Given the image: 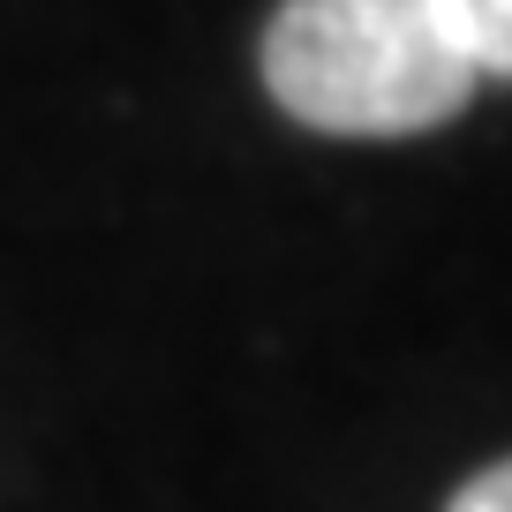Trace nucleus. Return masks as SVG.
I'll use <instances>...</instances> for the list:
<instances>
[{"mask_svg":"<svg viewBox=\"0 0 512 512\" xmlns=\"http://www.w3.org/2000/svg\"><path fill=\"white\" fill-rule=\"evenodd\" d=\"M256 68L279 113L317 136H422L482 83L430 0H279Z\"/></svg>","mask_w":512,"mask_h":512,"instance_id":"f257e3e1","label":"nucleus"},{"mask_svg":"<svg viewBox=\"0 0 512 512\" xmlns=\"http://www.w3.org/2000/svg\"><path fill=\"white\" fill-rule=\"evenodd\" d=\"M430 16L475 76H512V0H430Z\"/></svg>","mask_w":512,"mask_h":512,"instance_id":"f03ea898","label":"nucleus"},{"mask_svg":"<svg viewBox=\"0 0 512 512\" xmlns=\"http://www.w3.org/2000/svg\"><path fill=\"white\" fill-rule=\"evenodd\" d=\"M445 512H512V460H497V467H482L475 482H467L460 497H452Z\"/></svg>","mask_w":512,"mask_h":512,"instance_id":"7ed1b4c3","label":"nucleus"}]
</instances>
